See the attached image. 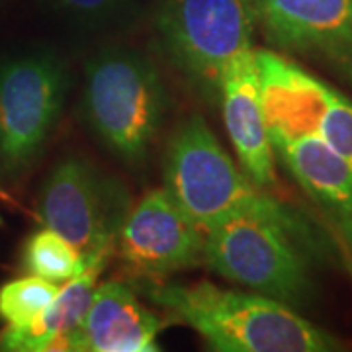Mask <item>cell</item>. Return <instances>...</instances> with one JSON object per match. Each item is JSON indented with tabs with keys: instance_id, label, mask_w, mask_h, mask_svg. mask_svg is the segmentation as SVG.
I'll return each instance as SVG.
<instances>
[{
	"instance_id": "1",
	"label": "cell",
	"mask_w": 352,
	"mask_h": 352,
	"mask_svg": "<svg viewBox=\"0 0 352 352\" xmlns=\"http://www.w3.org/2000/svg\"><path fill=\"white\" fill-rule=\"evenodd\" d=\"M143 294L175 321L194 329L215 352H331L342 342L296 307L252 289L212 282H149Z\"/></svg>"
},
{
	"instance_id": "2",
	"label": "cell",
	"mask_w": 352,
	"mask_h": 352,
	"mask_svg": "<svg viewBox=\"0 0 352 352\" xmlns=\"http://www.w3.org/2000/svg\"><path fill=\"white\" fill-rule=\"evenodd\" d=\"M163 176L164 188L204 231L231 215H261L288 229L314 256L323 252L325 243L314 223L256 186L200 113L182 120L168 138Z\"/></svg>"
},
{
	"instance_id": "3",
	"label": "cell",
	"mask_w": 352,
	"mask_h": 352,
	"mask_svg": "<svg viewBox=\"0 0 352 352\" xmlns=\"http://www.w3.org/2000/svg\"><path fill=\"white\" fill-rule=\"evenodd\" d=\"M168 92L153 59L138 47L110 43L85 61L78 116L90 135L126 166H141L163 129Z\"/></svg>"
},
{
	"instance_id": "4",
	"label": "cell",
	"mask_w": 352,
	"mask_h": 352,
	"mask_svg": "<svg viewBox=\"0 0 352 352\" xmlns=\"http://www.w3.org/2000/svg\"><path fill=\"white\" fill-rule=\"evenodd\" d=\"M155 41L168 65L200 98L219 102L221 76L256 32L251 0H161Z\"/></svg>"
},
{
	"instance_id": "5",
	"label": "cell",
	"mask_w": 352,
	"mask_h": 352,
	"mask_svg": "<svg viewBox=\"0 0 352 352\" xmlns=\"http://www.w3.org/2000/svg\"><path fill=\"white\" fill-rule=\"evenodd\" d=\"M71 85L57 51L32 47L0 59V178H20L38 163L63 118Z\"/></svg>"
},
{
	"instance_id": "6",
	"label": "cell",
	"mask_w": 352,
	"mask_h": 352,
	"mask_svg": "<svg viewBox=\"0 0 352 352\" xmlns=\"http://www.w3.org/2000/svg\"><path fill=\"white\" fill-rule=\"evenodd\" d=\"M311 251L266 217L231 215L206 231L204 264L217 276L300 309L314 298Z\"/></svg>"
},
{
	"instance_id": "7",
	"label": "cell",
	"mask_w": 352,
	"mask_h": 352,
	"mask_svg": "<svg viewBox=\"0 0 352 352\" xmlns=\"http://www.w3.org/2000/svg\"><path fill=\"white\" fill-rule=\"evenodd\" d=\"M131 206L118 176L76 153L61 157L39 186V221L63 235L87 268L108 264Z\"/></svg>"
},
{
	"instance_id": "8",
	"label": "cell",
	"mask_w": 352,
	"mask_h": 352,
	"mask_svg": "<svg viewBox=\"0 0 352 352\" xmlns=\"http://www.w3.org/2000/svg\"><path fill=\"white\" fill-rule=\"evenodd\" d=\"M206 231L168 190L145 192L120 229L116 252L131 274L149 282L204 264Z\"/></svg>"
},
{
	"instance_id": "9",
	"label": "cell",
	"mask_w": 352,
	"mask_h": 352,
	"mask_svg": "<svg viewBox=\"0 0 352 352\" xmlns=\"http://www.w3.org/2000/svg\"><path fill=\"white\" fill-rule=\"evenodd\" d=\"M266 43L327 67L352 85V0H251Z\"/></svg>"
},
{
	"instance_id": "10",
	"label": "cell",
	"mask_w": 352,
	"mask_h": 352,
	"mask_svg": "<svg viewBox=\"0 0 352 352\" xmlns=\"http://www.w3.org/2000/svg\"><path fill=\"white\" fill-rule=\"evenodd\" d=\"M264 120L272 147L303 138H317L337 92L309 75L288 55L274 50H254Z\"/></svg>"
},
{
	"instance_id": "11",
	"label": "cell",
	"mask_w": 352,
	"mask_h": 352,
	"mask_svg": "<svg viewBox=\"0 0 352 352\" xmlns=\"http://www.w3.org/2000/svg\"><path fill=\"white\" fill-rule=\"evenodd\" d=\"M217 104L241 170L256 186L270 190L276 184V153L264 120L254 47L239 53L227 65Z\"/></svg>"
},
{
	"instance_id": "12",
	"label": "cell",
	"mask_w": 352,
	"mask_h": 352,
	"mask_svg": "<svg viewBox=\"0 0 352 352\" xmlns=\"http://www.w3.org/2000/svg\"><path fill=\"white\" fill-rule=\"evenodd\" d=\"M163 321L122 280L98 284L80 329V352H157Z\"/></svg>"
},
{
	"instance_id": "13",
	"label": "cell",
	"mask_w": 352,
	"mask_h": 352,
	"mask_svg": "<svg viewBox=\"0 0 352 352\" xmlns=\"http://www.w3.org/2000/svg\"><path fill=\"white\" fill-rule=\"evenodd\" d=\"M104 268L100 264L88 266L82 274L63 284L32 325L4 327L0 333V349L10 352H80V329Z\"/></svg>"
},
{
	"instance_id": "14",
	"label": "cell",
	"mask_w": 352,
	"mask_h": 352,
	"mask_svg": "<svg viewBox=\"0 0 352 352\" xmlns=\"http://www.w3.org/2000/svg\"><path fill=\"white\" fill-rule=\"evenodd\" d=\"M274 153L333 221L352 215V164L325 141L303 138L280 145Z\"/></svg>"
},
{
	"instance_id": "15",
	"label": "cell",
	"mask_w": 352,
	"mask_h": 352,
	"mask_svg": "<svg viewBox=\"0 0 352 352\" xmlns=\"http://www.w3.org/2000/svg\"><path fill=\"white\" fill-rule=\"evenodd\" d=\"M22 266L28 274L50 280L59 286L87 270L80 252L63 235L45 226L25 237L22 245Z\"/></svg>"
},
{
	"instance_id": "16",
	"label": "cell",
	"mask_w": 352,
	"mask_h": 352,
	"mask_svg": "<svg viewBox=\"0 0 352 352\" xmlns=\"http://www.w3.org/2000/svg\"><path fill=\"white\" fill-rule=\"evenodd\" d=\"M51 12L87 34H120L138 24L139 0H41Z\"/></svg>"
},
{
	"instance_id": "17",
	"label": "cell",
	"mask_w": 352,
	"mask_h": 352,
	"mask_svg": "<svg viewBox=\"0 0 352 352\" xmlns=\"http://www.w3.org/2000/svg\"><path fill=\"white\" fill-rule=\"evenodd\" d=\"M59 289V284L34 274L8 280L0 286V319L6 329L28 327L45 311Z\"/></svg>"
},
{
	"instance_id": "18",
	"label": "cell",
	"mask_w": 352,
	"mask_h": 352,
	"mask_svg": "<svg viewBox=\"0 0 352 352\" xmlns=\"http://www.w3.org/2000/svg\"><path fill=\"white\" fill-rule=\"evenodd\" d=\"M335 226H337V231H339L340 239L344 243V247H346L352 254V215L335 219Z\"/></svg>"
}]
</instances>
